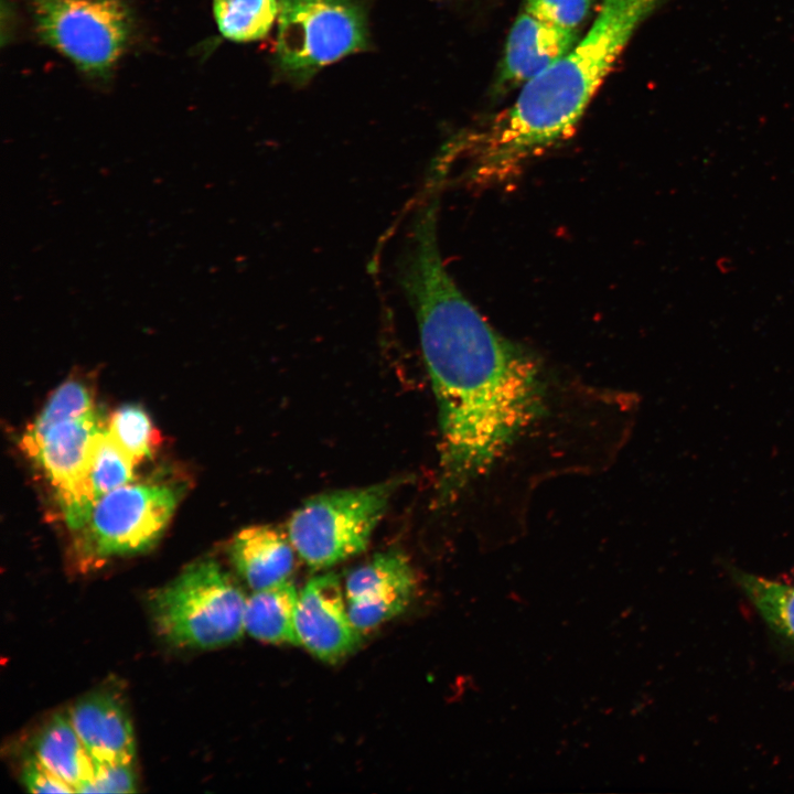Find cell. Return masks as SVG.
Here are the masks:
<instances>
[{
	"mask_svg": "<svg viewBox=\"0 0 794 794\" xmlns=\"http://www.w3.org/2000/svg\"><path fill=\"white\" fill-rule=\"evenodd\" d=\"M577 41L576 30L554 25L524 11L509 31L500 81L525 85L558 62Z\"/></svg>",
	"mask_w": 794,
	"mask_h": 794,
	"instance_id": "11",
	"label": "cell"
},
{
	"mask_svg": "<svg viewBox=\"0 0 794 794\" xmlns=\"http://www.w3.org/2000/svg\"><path fill=\"white\" fill-rule=\"evenodd\" d=\"M106 429L136 464L152 454L155 431L148 414L137 405H125L110 417Z\"/></svg>",
	"mask_w": 794,
	"mask_h": 794,
	"instance_id": "20",
	"label": "cell"
},
{
	"mask_svg": "<svg viewBox=\"0 0 794 794\" xmlns=\"http://www.w3.org/2000/svg\"><path fill=\"white\" fill-rule=\"evenodd\" d=\"M95 411L88 387L76 379L66 380L53 391L22 439L35 438L57 423L83 418Z\"/></svg>",
	"mask_w": 794,
	"mask_h": 794,
	"instance_id": "19",
	"label": "cell"
},
{
	"mask_svg": "<svg viewBox=\"0 0 794 794\" xmlns=\"http://www.w3.org/2000/svg\"><path fill=\"white\" fill-rule=\"evenodd\" d=\"M219 32L235 42L264 37L279 14L277 0H213Z\"/></svg>",
	"mask_w": 794,
	"mask_h": 794,
	"instance_id": "17",
	"label": "cell"
},
{
	"mask_svg": "<svg viewBox=\"0 0 794 794\" xmlns=\"http://www.w3.org/2000/svg\"><path fill=\"white\" fill-rule=\"evenodd\" d=\"M294 621L300 645L328 663L341 661L361 641L340 580L333 573L315 576L305 583L299 593Z\"/></svg>",
	"mask_w": 794,
	"mask_h": 794,
	"instance_id": "10",
	"label": "cell"
},
{
	"mask_svg": "<svg viewBox=\"0 0 794 794\" xmlns=\"http://www.w3.org/2000/svg\"><path fill=\"white\" fill-rule=\"evenodd\" d=\"M30 11L43 42L87 73L107 72L131 35L121 0H30Z\"/></svg>",
	"mask_w": 794,
	"mask_h": 794,
	"instance_id": "6",
	"label": "cell"
},
{
	"mask_svg": "<svg viewBox=\"0 0 794 794\" xmlns=\"http://www.w3.org/2000/svg\"><path fill=\"white\" fill-rule=\"evenodd\" d=\"M416 575L398 550L376 554L345 580V601L354 627L371 631L400 614L416 591Z\"/></svg>",
	"mask_w": 794,
	"mask_h": 794,
	"instance_id": "9",
	"label": "cell"
},
{
	"mask_svg": "<svg viewBox=\"0 0 794 794\" xmlns=\"http://www.w3.org/2000/svg\"><path fill=\"white\" fill-rule=\"evenodd\" d=\"M21 779L33 793H76L73 786L55 775L35 755L25 760Z\"/></svg>",
	"mask_w": 794,
	"mask_h": 794,
	"instance_id": "23",
	"label": "cell"
},
{
	"mask_svg": "<svg viewBox=\"0 0 794 794\" xmlns=\"http://www.w3.org/2000/svg\"><path fill=\"white\" fill-rule=\"evenodd\" d=\"M296 554L288 535L268 525L242 529L229 545L230 562L253 591L288 580Z\"/></svg>",
	"mask_w": 794,
	"mask_h": 794,
	"instance_id": "13",
	"label": "cell"
},
{
	"mask_svg": "<svg viewBox=\"0 0 794 794\" xmlns=\"http://www.w3.org/2000/svg\"><path fill=\"white\" fill-rule=\"evenodd\" d=\"M246 597L213 559L187 566L150 599L153 622L168 642L213 648L237 641L245 632Z\"/></svg>",
	"mask_w": 794,
	"mask_h": 794,
	"instance_id": "3",
	"label": "cell"
},
{
	"mask_svg": "<svg viewBox=\"0 0 794 794\" xmlns=\"http://www.w3.org/2000/svg\"><path fill=\"white\" fill-rule=\"evenodd\" d=\"M403 290L437 401L441 503L478 493L487 516L511 497L521 514L516 507L541 479L589 469L573 454L591 423L582 409L610 396L558 378L537 355L496 332L443 262L417 267Z\"/></svg>",
	"mask_w": 794,
	"mask_h": 794,
	"instance_id": "1",
	"label": "cell"
},
{
	"mask_svg": "<svg viewBox=\"0 0 794 794\" xmlns=\"http://www.w3.org/2000/svg\"><path fill=\"white\" fill-rule=\"evenodd\" d=\"M105 428L97 411L21 439L22 449L43 470L56 492L65 521L77 532L95 504L88 481L94 447Z\"/></svg>",
	"mask_w": 794,
	"mask_h": 794,
	"instance_id": "8",
	"label": "cell"
},
{
	"mask_svg": "<svg viewBox=\"0 0 794 794\" xmlns=\"http://www.w3.org/2000/svg\"><path fill=\"white\" fill-rule=\"evenodd\" d=\"M68 718L94 761L132 762L131 722L115 697L89 695L71 708Z\"/></svg>",
	"mask_w": 794,
	"mask_h": 794,
	"instance_id": "12",
	"label": "cell"
},
{
	"mask_svg": "<svg viewBox=\"0 0 794 794\" xmlns=\"http://www.w3.org/2000/svg\"><path fill=\"white\" fill-rule=\"evenodd\" d=\"M732 577L766 625L794 645V584L732 568Z\"/></svg>",
	"mask_w": 794,
	"mask_h": 794,
	"instance_id": "16",
	"label": "cell"
},
{
	"mask_svg": "<svg viewBox=\"0 0 794 794\" xmlns=\"http://www.w3.org/2000/svg\"><path fill=\"white\" fill-rule=\"evenodd\" d=\"M136 465L105 427L97 437L88 472L89 486L95 501L133 482Z\"/></svg>",
	"mask_w": 794,
	"mask_h": 794,
	"instance_id": "18",
	"label": "cell"
},
{
	"mask_svg": "<svg viewBox=\"0 0 794 794\" xmlns=\"http://www.w3.org/2000/svg\"><path fill=\"white\" fill-rule=\"evenodd\" d=\"M180 492L164 482H130L99 497L83 525L78 548L87 558L132 555L163 533Z\"/></svg>",
	"mask_w": 794,
	"mask_h": 794,
	"instance_id": "7",
	"label": "cell"
},
{
	"mask_svg": "<svg viewBox=\"0 0 794 794\" xmlns=\"http://www.w3.org/2000/svg\"><path fill=\"white\" fill-rule=\"evenodd\" d=\"M400 484L394 479L308 498L287 525L297 555L321 570L364 551Z\"/></svg>",
	"mask_w": 794,
	"mask_h": 794,
	"instance_id": "4",
	"label": "cell"
},
{
	"mask_svg": "<svg viewBox=\"0 0 794 794\" xmlns=\"http://www.w3.org/2000/svg\"><path fill=\"white\" fill-rule=\"evenodd\" d=\"M94 775L76 787V793H132L135 774L129 762L94 761Z\"/></svg>",
	"mask_w": 794,
	"mask_h": 794,
	"instance_id": "22",
	"label": "cell"
},
{
	"mask_svg": "<svg viewBox=\"0 0 794 794\" xmlns=\"http://www.w3.org/2000/svg\"><path fill=\"white\" fill-rule=\"evenodd\" d=\"M34 755L75 788L94 775V760L68 716L55 715L35 739Z\"/></svg>",
	"mask_w": 794,
	"mask_h": 794,
	"instance_id": "15",
	"label": "cell"
},
{
	"mask_svg": "<svg viewBox=\"0 0 794 794\" xmlns=\"http://www.w3.org/2000/svg\"><path fill=\"white\" fill-rule=\"evenodd\" d=\"M276 57L307 78L367 44L365 14L354 0H279Z\"/></svg>",
	"mask_w": 794,
	"mask_h": 794,
	"instance_id": "5",
	"label": "cell"
},
{
	"mask_svg": "<svg viewBox=\"0 0 794 794\" xmlns=\"http://www.w3.org/2000/svg\"><path fill=\"white\" fill-rule=\"evenodd\" d=\"M298 598L289 579L254 591L246 598L245 631L261 642L299 645L294 621Z\"/></svg>",
	"mask_w": 794,
	"mask_h": 794,
	"instance_id": "14",
	"label": "cell"
},
{
	"mask_svg": "<svg viewBox=\"0 0 794 794\" xmlns=\"http://www.w3.org/2000/svg\"><path fill=\"white\" fill-rule=\"evenodd\" d=\"M591 0H524L527 13L554 25L576 30L587 18Z\"/></svg>",
	"mask_w": 794,
	"mask_h": 794,
	"instance_id": "21",
	"label": "cell"
},
{
	"mask_svg": "<svg viewBox=\"0 0 794 794\" xmlns=\"http://www.w3.org/2000/svg\"><path fill=\"white\" fill-rule=\"evenodd\" d=\"M663 0H602L582 40L523 85L513 106L480 141L471 178L504 182L570 136L639 25Z\"/></svg>",
	"mask_w": 794,
	"mask_h": 794,
	"instance_id": "2",
	"label": "cell"
}]
</instances>
